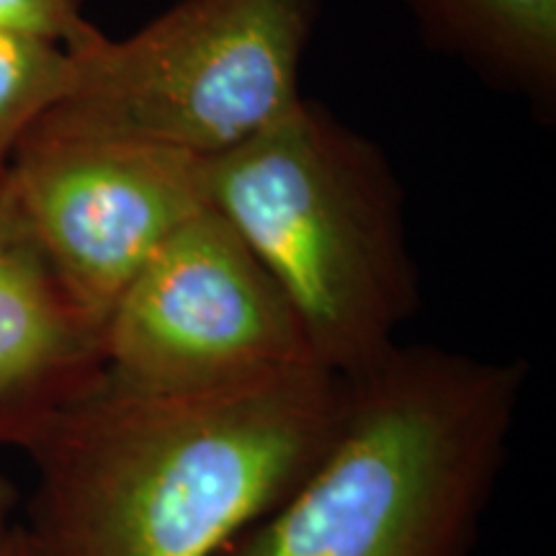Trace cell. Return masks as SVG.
<instances>
[{"mask_svg": "<svg viewBox=\"0 0 556 556\" xmlns=\"http://www.w3.org/2000/svg\"><path fill=\"white\" fill-rule=\"evenodd\" d=\"M9 516H11V490L9 484L0 479V556H9L13 541H16V536H13L9 528Z\"/></svg>", "mask_w": 556, "mask_h": 556, "instance_id": "11", "label": "cell"}, {"mask_svg": "<svg viewBox=\"0 0 556 556\" xmlns=\"http://www.w3.org/2000/svg\"><path fill=\"white\" fill-rule=\"evenodd\" d=\"M426 45L484 83L526 99L541 119L556 109V0H405Z\"/></svg>", "mask_w": 556, "mask_h": 556, "instance_id": "8", "label": "cell"}, {"mask_svg": "<svg viewBox=\"0 0 556 556\" xmlns=\"http://www.w3.org/2000/svg\"><path fill=\"white\" fill-rule=\"evenodd\" d=\"M323 0H178L124 39L96 34L75 86L31 129L212 160L281 119Z\"/></svg>", "mask_w": 556, "mask_h": 556, "instance_id": "4", "label": "cell"}, {"mask_svg": "<svg viewBox=\"0 0 556 556\" xmlns=\"http://www.w3.org/2000/svg\"><path fill=\"white\" fill-rule=\"evenodd\" d=\"M526 381L520 358L397 340L345 377L328 446L222 556H471Z\"/></svg>", "mask_w": 556, "mask_h": 556, "instance_id": "2", "label": "cell"}, {"mask_svg": "<svg viewBox=\"0 0 556 556\" xmlns=\"http://www.w3.org/2000/svg\"><path fill=\"white\" fill-rule=\"evenodd\" d=\"M75 70L65 47L0 34V186L34 124L73 90Z\"/></svg>", "mask_w": 556, "mask_h": 556, "instance_id": "9", "label": "cell"}, {"mask_svg": "<svg viewBox=\"0 0 556 556\" xmlns=\"http://www.w3.org/2000/svg\"><path fill=\"white\" fill-rule=\"evenodd\" d=\"M21 225L90 330L160 245L208 206L206 160L31 129L3 180Z\"/></svg>", "mask_w": 556, "mask_h": 556, "instance_id": "6", "label": "cell"}, {"mask_svg": "<svg viewBox=\"0 0 556 556\" xmlns=\"http://www.w3.org/2000/svg\"><path fill=\"white\" fill-rule=\"evenodd\" d=\"M0 34L50 41L75 52L99 29L83 16V0H0Z\"/></svg>", "mask_w": 556, "mask_h": 556, "instance_id": "10", "label": "cell"}, {"mask_svg": "<svg viewBox=\"0 0 556 556\" xmlns=\"http://www.w3.org/2000/svg\"><path fill=\"white\" fill-rule=\"evenodd\" d=\"M319 364L274 276L204 206L148 261L101 328V368L142 389L245 384Z\"/></svg>", "mask_w": 556, "mask_h": 556, "instance_id": "5", "label": "cell"}, {"mask_svg": "<svg viewBox=\"0 0 556 556\" xmlns=\"http://www.w3.org/2000/svg\"><path fill=\"white\" fill-rule=\"evenodd\" d=\"M9 556H34L31 546H29V541L21 539V536H16V541H13V546H11Z\"/></svg>", "mask_w": 556, "mask_h": 556, "instance_id": "12", "label": "cell"}, {"mask_svg": "<svg viewBox=\"0 0 556 556\" xmlns=\"http://www.w3.org/2000/svg\"><path fill=\"white\" fill-rule=\"evenodd\" d=\"M206 201L274 276L315 358L351 377L420 307L405 191L374 139L299 99L206 160Z\"/></svg>", "mask_w": 556, "mask_h": 556, "instance_id": "3", "label": "cell"}, {"mask_svg": "<svg viewBox=\"0 0 556 556\" xmlns=\"http://www.w3.org/2000/svg\"><path fill=\"white\" fill-rule=\"evenodd\" d=\"M345 377L302 364L245 384L142 389L99 371L34 428V556H222L307 475Z\"/></svg>", "mask_w": 556, "mask_h": 556, "instance_id": "1", "label": "cell"}, {"mask_svg": "<svg viewBox=\"0 0 556 556\" xmlns=\"http://www.w3.org/2000/svg\"><path fill=\"white\" fill-rule=\"evenodd\" d=\"M99 371V332L62 294L0 186V417L34 433Z\"/></svg>", "mask_w": 556, "mask_h": 556, "instance_id": "7", "label": "cell"}]
</instances>
